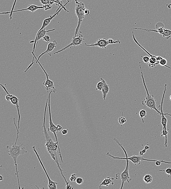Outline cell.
<instances>
[{
    "instance_id": "6da1fadb",
    "label": "cell",
    "mask_w": 171,
    "mask_h": 189,
    "mask_svg": "<svg viewBox=\"0 0 171 189\" xmlns=\"http://www.w3.org/2000/svg\"><path fill=\"white\" fill-rule=\"evenodd\" d=\"M48 103V97L47 98V100H46L45 107L43 126H42L43 129V134L44 136V137L45 139V146L46 150H47L48 152V153L51 156L53 161L56 163L57 167H58L60 172H61V175L63 178L64 180L65 181L66 184V188H73V187L71 186L69 184V182L66 180L65 176H64L63 174V170L60 167V164L59 163V161L58 153L57 152V149H58V144H57V142H55L53 141V139H52L51 136L49 135V133H48L47 131V130H46L45 123L46 117V109H47Z\"/></svg>"
},
{
    "instance_id": "7a4b0ae2",
    "label": "cell",
    "mask_w": 171,
    "mask_h": 189,
    "mask_svg": "<svg viewBox=\"0 0 171 189\" xmlns=\"http://www.w3.org/2000/svg\"><path fill=\"white\" fill-rule=\"evenodd\" d=\"M17 143H15V144L12 143V146L7 145V149H9L7 151L8 155L10 157L13 159L14 161L15 167H16V174L17 175L18 181L19 188L20 189V179H19V174L18 169L17 168V160L18 157L20 155H22L27 153V151L26 150L25 147L21 148L23 144L20 145H16Z\"/></svg>"
},
{
    "instance_id": "3957f363",
    "label": "cell",
    "mask_w": 171,
    "mask_h": 189,
    "mask_svg": "<svg viewBox=\"0 0 171 189\" xmlns=\"http://www.w3.org/2000/svg\"><path fill=\"white\" fill-rule=\"evenodd\" d=\"M140 62H139V66L141 73V77L142 79V81L143 85L145 87V89H146V93H147V96H146L144 100L142 102V105L148 108H150L151 110H155L157 112V113L161 115V111H159L157 108V101L155 98L154 97V95H151L149 93L148 90L147 86L146 85L145 81L144 79V77H143V72H142L141 66L140 65Z\"/></svg>"
},
{
    "instance_id": "277c9868",
    "label": "cell",
    "mask_w": 171,
    "mask_h": 189,
    "mask_svg": "<svg viewBox=\"0 0 171 189\" xmlns=\"http://www.w3.org/2000/svg\"><path fill=\"white\" fill-rule=\"evenodd\" d=\"M113 140L115 141H116V142L118 144V145L122 149L123 151L124 152V153H125L126 157H115V156L112 155L111 154H110L109 153H106L107 155L109 156L112 157V158H113V159H128L129 160H130L131 161H132V163H133L135 165H140L141 164V162L143 160H145V161H157V160H149L148 159H145L143 158V157H142L141 156H136L134 155L132 156H131L130 157H128V153L125 150V149H124V147H123L122 144L120 143L119 142L118 140H117V139L114 138L113 139Z\"/></svg>"
},
{
    "instance_id": "5b68a950",
    "label": "cell",
    "mask_w": 171,
    "mask_h": 189,
    "mask_svg": "<svg viewBox=\"0 0 171 189\" xmlns=\"http://www.w3.org/2000/svg\"><path fill=\"white\" fill-rule=\"evenodd\" d=\"M75 1L76 3V6L75 8V13L78 19L77 26L75 30V35L74 36V37H76L78 34L81 25L86 15L85 14L84 11L86 8L85 6V4L83 3L79 2L77 0H75Z\"/></svg>"
},
{
    "instance_id": "8992f818",
    "label": "cell",
    "mask_w": 171,
    "mask_h": 189,
    "mask_svg": "<svg viewBox=\"0 0 171 189\" xmlns=\"http://www.w3.org/2000/svg\"><path fill=\"white\" fill-rule=\"evenodd\" d=\"M53 92L52 91H51L50 92V93H49L48 96V107H49V124H50V128L48 129V131H51L52 133L54 134L55 137L56 141V142L58 144V153H59V155L60 156V158H61V160L62 163H63V159L62 158V155H61V150H60L59 145L58 141V138H57V126H56L54 124V123L53 122L52 119V115H51V109H50V95H51L52 92Z\"/></svg>"
},
{
    "instance_id": "52a82bcc",
    "label": "cell",
    "mask_w": 171,
    "mask_h": 189,
    "mask_svg": "<svg viewBox=\"0 0 171 189\" xmlns=\"http://www.w3.org/2000/svg\"><path fill=\"white\" fill-rule=\"evenodd\" d=\"M126 166L125 169L122 172H118L116 174V179L117 180L120 179L121 180V185L120 189H122L124 188V184L127 182L129 183L132 180L130 176L129 169V160L126 159Z\"/></svg>"
},
{
    "instance_id": "ba28073f",
    "label": "cell",
    "mask_w": 171,
    "mask_h": 189,
    "mask_svg": "<svg viewBox=\"0 0 171 189\" xmlns=\"http://www.w3.org/2000/svg\"><path fill=\"white\" fill-rule=\"evenodd\" d=\"M1 85L3 88L5 92L7 94V95L5 96V99H6V100L8 101H10L12 104L14 105L15 106H16V108H17L18 115V130H19V129L20 128V108H19L20 106H19V99L16 96L10 94L7 91L6 88H5L3 85H2V84H1Z\"/></svg>"
},
{
    "instance_id": "9c48e42d",
    "label": "cell",
    "mask_w": 171,
    "mask_h": 189,
    "mask_svg": "<svg viewBox=\"0 0 171 189\" xmlns=\"http://www.w3.org/2000/svg\"><path fill=\"white\" fill-rule=\"evenodd\" d=\"M85 39L83 38V35H82L81 32H80L78 34L77 36L76 37H73V39H72V41H71V43L69 44L67 46H65L64 48L62 49L58 50V51L55 52L54 53V54L59 53L61 52L64 51L67 48L71 47L72 46H77L81 45L82 44L84 41Z\"/></svg>"
},
{
    "instance_id": "30bf717a",
    "label": "cell",
    "mask_w": 171,
    "mask_h": 189,
    "mask_svg": "<svg viewBox=\"0 0 171 189\" xmlns=\"http://www.w3.org/2000/svg\"><path fill=\"white\" fill-rule=\"evenodd\" d=\"M166 87L167 84H165V85H164V92L163 95L162 100H161V105H160L159 106H158V108H159V109L160 110L161 112V117H162V119H161V124H162L163 126V129L165 130L166 134L168 135V132L167 131V125L168 123V120L165 117V115H170V116H171V115L168 113H164L163 111V106L164 99V98H165V94L166 91Z\"/></svg>"
},
{
    "instance_id": "8fae6325",
    "label": "cell",
    "mask_w": 171,
    "mask_h": 189,
    "mask_svg": "<svg viewBox=\"0 0 171 189\" xmlns=\"http://www.w3.org/2000/svg\"><path fill=\"white\" fill-rule=\"evenodd\" d=\"M36 63L39 64L41 68H42L43 71L44 72L45 74L46 75V81H44L43 83V85H44L46 89L48 91L50 90V89H52L53 92L54 93H56L57 90L56 89L55 87L54 82L49 79V75L46 73L45 70L44 69V68L41 65V64L39 62V61L36 60Z\"/></svg>"
},
{
    "instance_id": "7c38bea8",
    "label": "cell",
    "mask_w": 171,
    "mask_h": 189,
    "mask_svg": "<svg viewBox=\"0 0 171 189\" xmlns=\"http://www.w3.org/2000/svg\"><path fill=\"white\" fill-rule=\"evenodd\" d=\"M33 150L34 151V152H35V154H36L38 160H39V162H40V164L41 165H42V168H43V170L45 171V173L46 176H47L48 179V188L49 189H57V185L58 184V183L57 182L53 181V180H52L50 178V177L49 176L48 174L47 171H46L45 168L44 166L43 163H42L41 160L39 157V155H38L37 152L36 150V149H35V146L33 147Z\"/></svg>"
},
{
    "instance_id": "4fadbf2b",
    "label": "cell",
    "mask_w": 171,
    "mask_h": 189,
    "mask_svg": "<svg viewBox=\"0 0 171 189\" xmlns=\"http://www.w3.org/2000/svg\"><path fill=\"white\" fill-rule=\"evenodd\" d=\"M55 30V29L54 28V29L48 30H46L45 28H44V29L41 30L39 32H37L36 37H35V40L31 41L30 42V43H34L33 50V51L32 52L35 53L39 40H40L41 39L43 38V37L46 35V34L47 32H51V31Z\"/></svg>"
},
{
    "instance_id": "5bb4252c",
    "label": "cell",
    "mask_w": 171,
    "mask_h": 189,
    "mask_svg": "<svg viewBox=\"0 0 171 189\" xmlns=\"http://www.w3.org/2000/svg\"><path fill=\"white\" fill-rule=\"evenodd\" d=\"M57 44V43L56 41L54 40L53 42H50V43H49L48 44L47 49L44 52L42 53L38 57V59H37L36 56H35V54L33 52H31V53L33 55L34 57H35L36 60L39 61V59H40L41 57L43 55L47 53L49 55V56H52V52L54 49L56 47Z\"/></svg>"
},
{
    "instance_id": "9a60e30c",
    "label": "cell",
    "mask_w": 171,
    "mask_h": 189,
    "mask_svg": "<svg viewBox=\"0 0 171 189\" xmlns=\"http://www.w3.org/2000/svg\"><path fill=\"white\" fill-rule=\"evenodd\" d=\"M107 39L104 38L100 39L94 44H87L85 43V45L88 47H92V46H95L102 48H106L107 46L109 45Z\"/></svg>"
},
{
    "instance_id": "2e32d148",
    "label": "cell",
    "mask_w": 171,
    "mask_h": 189,
    "mask_svg": "<svg viewBox=\"0 0 171 189\" xmlns=\"http://www.w3.org/2000/svg\"><path fill=\"white\" fill-rule=\"evenodd\" d=\"M114 178L111 177H108L105 178L102 181L99 182V189L102 188V186H105L107 187L109 185H113L114 184Z\"/></svg>"
},
{
    "instance_id": "e0dca14e",
    "label": "cell",
    "mask_w": 171,
    "mask_h": 189,
    "mask_svg": "<svg viewBox=\"0 0 171 189\" xmlns=\"http://www.w3.org/2000/svg\"><path fill=\"white\" fill-rule=\"evenodd\" d=\"M44 9V7L43 6H36V5H29L28 8L26 9H19L16 11H14L13 13H15V12H20L21 11H24L27 10L29 11L32 12H34L36 11L37 10L39 9Z\"/></svg>"
},
{
    "instance_id": "ac0fdd59",
    "label": "cell",
    "mask_w": 171,
    "mask_h": 189,
    "mask_svg": "<svg viewBox=\"0 0 171 189\" xmlns=\"http://www.w3.org/2000/svg\"><path fill=\"white\" fill-rule=\"evenodd\" d=\"M100 79L104 83V85L102 91V95H103V98L104 100H106L107 96V95L109 92V85H108L107 83L106 82V81L103 79L101 78Z\"/></svg>"
},
{
    "instance_id": "d6986e66",
    "label": "cell",
    "mask_w": 171,
    "mask_h": 189,
    "mask_svg": "<svg viewBox=\"0 0 171 189\" xmlns=\"http://www.w3.org/2000/svg\"><path fill=\"white\" fill-rule=\"evenodd\" d=\"M54 1V3L55 4V5H56L57 6H58V7L61 6V7L63 8V9H64V10H65V12H69V11L67 9H66L65 7V6L67 5L68 3H69V2H67L66 3L65 5H64L63 3L62 2V0H53Z\"/></svg>"
},
{
    "instance_id": "ffe728a7",
    "label": "cell",
    "mask_w": 171,
    "mask_h": 189,
    "mask_svg": "<svg viewBox=\"0 0 171 189\" xmlns=\"http://www.w3.org/2000/svg\"><path fill=\"white\" fill-rule=\"evenodd\" d=\"M16 1H17V0H15L13 6L12 7V10H11V11L3 12V13H0V14L6 15L8 14V13H10V15L9 16L10 18V20H12V19H13L12 15H13V11H14V9L15 6H16Z\"/></svg>"
},
{
    "instance_id": "44dd1931",
    "label": "cell",
    "mask_w": 171,
    "mask_h": 189,
    "mask_svg": "<svg viewBox=\"0 0 171 189\" xmlns=\"http://www.w3.org/2000/svg\"><path fill=\"white\" fill-rule=\"evenodd\" d=\"M139 116L142 120V123H145L144 119L147 116V112L146 110H141L139 113Z\"/></svg>"
},
{
    "instance_id": "7402d4cb",
    "label": "cell",
    "mask_w": 171,
    "mask_h": 189,
    "mask_svg": "<svg viewBox=\"0 0 171 189\" xmlns=\"http://www.w3.org/2000/svg\"><path fill=\"white\" fill-rule=\"evenodd\" d=\"M161 35H162L164 38H166L167 39H169L171 37V30L165 29Z\"/></svg>"
},
{
    "instance_id": "603a6c76",
    "label": "cell",
    "mask_w": 171,
    "mask_h": 189,
    "mask_svg": "<svg viewBox=\"0 0 171 189\" xmlns=\"http://www.w3.org/2000/svg\"><path fill=\"white\" fill-rule=\"evenodd\" d=\"M143 180L146 184L151 183L153 180L152 177L150 175L147 174L145 175L143 178Z\"/></svg>"
},
{
    "instance_id": "cb8c5ba5",
    "label": "cell",
    "mask_w": 171,
    "mask_h": 189,
    "mask_svg": "<svg viewBox=\"0 0 171 189\" xmlns=\"http://www.w3.org/2000/svg\"><path fill=\"white\" fill-rule=\"evenodd\" d=\"M41 3L42 4L43 6L46 5H52L54 3L53 0H40Z\"/></svg>"
},
{
    "instance_id": "d4e9b609",
    "label": "cell",
    "mask_w": 171,
    "mask_h": 189,
    "mask_svg": "<svg viewBox=\"0 0 171 189\" xmlns=\"http://www.w3.org/2000/svg\"><path fill=\"white\" fill-rule=\"evenodd\" d=\"M168 61H167L166 59H165V58H163L161 60V61H159V64L161 65V66H165V67H167L169 68V69H171V68L169 67L167 65V64Z\"/></svg>"
},
{
    "instance_id": "484cf974",
    "label": "cell",
    "mask_w": 171,
    "mask_h": 189,
    "mask_svg": "<svg viewBox=\"0 0 171 189\" xmlns=\"http://www.w3.org/2000/svg\"><path fill=\"white\" fill-rule=\"evenodd\" d=\"M104 85V83L102 81H101L97 84L96 90L98 91H102Z\"/></svg>"
},
{
    "instance_id": "4316f807",
    "label": "cell",
    "mask_w": 171,
    "mask_h": 189,
    "mask_svg": "<svg viewBox=\"0 0 171 189\" xmlns=\"http://www.w3.org/2000/svg\"><path fill=\"white\" fill-rule=\"evenodd\" d=\"M127 122V120L122 116L120 117L118 119V122L120 124L122 125L124 124Z\"/></svg>"
},
{
    "instance_id": "83f0119b",
    "label": "cell",
    "mask_w": 171,
    "mask_h": 189,
    "mask_svg": "<svg viewBox=\"0 0 171 189\" xmlns=\"http://www.w3.org/2000/svg\"><path fill=\"white\" fill-rule=\"evenodd\" d=\"M107 41L109 44H115V43H119V44H120V43H121V42H120L119 40H114L113 39H108Z\"/></svg>"
},
{
    "instance_id": "f1b7e54d",
    "label": "cell",
    "mask_w": 171,
    "mask_h": 189,
    "mask_svg": "<svg viewBox=\"0 0 171 189\" xmlns=\"http://www.w3.org/2000/svg\"><path fill=\"white\" fill-rule=\"evenodd\" d=\"M141 57L142 58V59H143V61L142 62H143L144 63L148 64L150 59L149 57L147 56H141Z\"/></svg>"
},
{
    "instance_id": "f546056e",
    "label": "cell",
    "mask_w": 171,
    "mask_h": 189,
    "mask_svg": "<svg viewBox=\"0 0 171 189\" xmlns=\"http://www.w3.org/2000/svg\"><path fill=\"white\" fill-rule=\"evenodd\" d=\"M77 178L76 177V174H73L71 175L70 178V180L71 182H76Z\"/></svg>"
},
{
    "instance_id": "4dcf8cb0",
    "label": "cell",
    "mask_w": 171,
    "mask_h": 189,
    "mask_svg": "<svg viewBox=\"0 0 171 189\" xmlns=\"http://www.w3.org/2000/svg\"><path fill=\"white\" fill-rule=\"evenodd\" d=\"M76 182L77 184H81L83 183V179L81 178H77Z\"/></svg>"
},
{
    "instance_id": "1f68e13d",
    "label": "cell",
    "mask_w": 171,
    "mask_h": 189,
    "mask_svg": "<svg viewBox=\"0 0 171 189\" xmlns=\"http://www.w3.org/2000/svg\"><path fill=\"white\" fill-rule=\"evenodd\" d=\"M159 171H163V172H165L166 174H167L168 175H169H169H171V168H168L167 169L165 170H159Z\"/></svg>"
},
{
    "instance_id": "d6a6232c",
    "label": "cell",
    "mask_w": 171,
    "mask_h": 189,
    "mask_svg": "<svg viewBox=\"0 0 171 189\" xmlns=\"http://www.w3.org/2000/svg\"><path fill=\"white\" fill-rule=\"evenodd\" d=\"M42 39H43V40L44 41L47 42L50 41V40H50V36H49V35H45V36L43 37V38Z\"/></svg>"
},
{
    "instance_id": "836d02e7",
    "label": "cell",
    "mask_w": 171,
    "mask_h": 189,
    "mask_svg": "<svg viewBox=\"0 0 171 189\" xmlns=\"http://www.w3.org/2000/svg\"><path fill=\"white\" fill-rule=\"evenodd\" d=\"M57 133H58L59 132L61 131V130H62V126H61L60 124H58L57 126Z\"/></svg>"
},
{
    "instance_id": "e575fe53",
    "label": "cell",
    "mask_w": 171,
    "mask_h": 189,
    "mask_svg": "<svg viewBox=\"0 0 171 189\" xmlns=\"http://www.w3.org/2000/svg\"><path fill=\"white\" fill-rule=\"evenodd\" d=\"M68 129L67 130H62V133L63 135H66L68 134Z\"/></svg>"
},
{
    "instance_id": "d590c367",
    "label": "cell",
    "mask_w": 171,
    "mask_h": 189,
    "mask_svg": "<svg viewBox=\"0 0 171 189\" xmlns=\"http://www.w3.org/2000/svg\"><path fill=\"white\" fill-rule=\"evenodd\" d=\"M84 13L86 15L89 14L90 13L89 10L87 9H86L85 10Z\"/></svg>"
},
{
    "instance_id": "8d00e7d4",
    "label": "cell",
    "mask_w": 171,
    "mask_h": 189,
    "mask_svg": "<svg viewBox=\"0 0 171 189\" xmlns=\"http://www.w3.org/2000/svg\"><path fill=\"white\" fill-rule=\"evenodd\" d=\"M166 6L168 8L170 9L171 7V3L169 4H167Z\"/></svg>"
},
{
    "instance_id": "74e56055",
    "label": "cell",
    "mask_w": 171,
    "mask_h": 189,
    "mask_svg": "<svg viewBox=\"0 0 171 189\" xmlns=\"http://www.w3.org/2000/svg\"><path fill=\"white\" fill-rule=\"evenodd\" d=\"M150 147L148 146V145H146L145 147V149H146V150H148L149 149Z\"/></svg>"
},
{
    "instance_id": "f35d334b",
    "label": "cell",
    "mask_w": 171,
    "mask_h": 189,
    "mask_svg": "<svg viewBox=\"0 0 171 189\" xmlns=\"http://www.w3.org/2000/svg\"><path fill=\"white\" fill-rule=\"evenodd\" d=\"M3 180V177L2 176V175H1V178H0V181H2Z\"/></svg>"
},
{
    "instance_id": "ab89813d",
    "label": "cell",
    "mask_w": 171,
    "mask_h": 189,
    "mask_svg": "<svg viewBox=\"0 0 171 189\" xmlns=\"http://www.w3.org/2000/svg\"><path fill=\"white\" fill-rule=\"evenodd\" d=\"M72 0H67V2H71V1H72Z\"/></svg>"
},
{
    "instance_id": "60d3db41",
    "label": "cell",
    "mask_w": 171,
    "mask_h": 189,
    "mask_svg": "<svg viewBox=\"0 0 171 189\" xmlns=\"http://www.w3.org/2000/svg\"><path fill=\"white\" fill-rule=\"evenodd\" d=\"M170 100L171 101V95L170 96Z\"/></svg>"
}]
</instances>
